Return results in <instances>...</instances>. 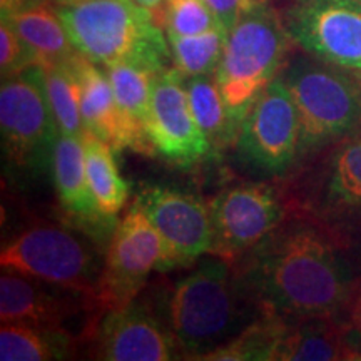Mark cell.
Instances as JSON below:
<instances>
[{
  "instance_id": "12",
  "label": "cell",
  "mask_w": 361,
  "mask_h": 361,
  "mask_svg": "<svg viewBox=\"0 0 361 361\" xmlns=\"http://www.w3.org/2000/svg\"><path fill=\"white\" fill-rule=\"evenodd\" d=\"M162 239V259L156 273L186 269L213 246L209 206L194 194L173 188L149 186L135 197Z\"/></svg>"
},
{
  "instance_id": "30",
  "label": "cell",
  "mask_w": 361,
  "mask_h": 361,
  "mask_svg": "<svg viewBox=\"0 0 361 361\" xmlns=\"http://www.w3.org/2000/svg\"><path fill=\"white\" fill-rule=\"evenodd\" d=\"M336 236L341 239L343 246H345L356 276L361 278V221L345 231L338 233Z\"/></svg>"
},
{
  "instance_id": "11",
  "label": "cell",
  "mask_w": 361,
  "mask_h": 361,
  "mask_svg": "<svg viewBox=\"0 0 361 361\" xmlns=\"http://www.w3.org/2000/svg\"><path fill=\"white\" fill-rule=\"evenodd\" d=\"M298 196L300 207H303L301 214L316 219L333 233L360 223L361 129L326 149Z\"/></svg>"
},
{
  "instance_id": "18",
  "label": "cell",
  "mask_w": 361,
  "mask_h": 361,
  "mask_svg": "<svg viewBox=\"0 0 361 361\" xmlns=\"http://www.w3.org/2000/svg\"><path fill=\"white\" fill-rule=\"evenodd\" d=\"M51 173L61 206L72 219H75V224L82 226L92 234L102 231L112 236L117 218H106L99 211L85 173L82 139L75 135H59Z\"/></svg>"
},
{
  "instance_id": "15",
  "label": "cell",
  "mask_w": 361,
  "mask_h": 361,
  "mask_svg": "<svg viewBox=\"0 0 361 361\" xmlns=\"http://www.w3.org/2000/svg\"><path fill=\"white\" fill-rule=\"evenodd\" d=\"M146 129L154 154L178 166L197 164L214 154L192 116L184 75L174 66L156 75Z\"/></svg>"
},
{
  "instance_id": "25",
  "label": "cell",
  "mask_w": 361,
  "mask_h": 361,
  "mask_svg": "<svg viewBox=\"0 0 361 361\" xmlns=\"http://www.w3.org/2000/svg\"><path fill=\"white\" fill-rule=\"evenodd\" d=\"M40 71L61 134L82 139L85 128L80 114V82L72 59L62 64L40 66Z\"/></svg>"
},
{
  "instance_id": "2",
  "label": "cell",
  "mask_w": 361,
  "mask_h": 361,
  "mask_svg": "<svg viewBox=\"0 0 361 361\" xmlns=\"http://www.w3.org/2000/svg\"><path fill=\"white\" fill-rule=\"evenodd\" d=\"M141 301L168 328L186 360H206L263 316L231 261L211 252L183 276L152 284Z\"/></svg>"
},
{
  "instance_id": "28",
  "label": "cell",
  "mask_w": 361,
  "mask_h": 361,
  "mask_svg": "<svg viewBox=\"0 0 361 361\" xmlns=\"http://www.w3.org/2000/svg\"><path fill=\"white\" fill-rule=\"evenodd\" d=\"M35 59L19 34L6 19H0V74L2 80L19 75L27 67L34 66Z\"/></svg>"
},
{
  "instance_id": "31",
  "label": "cell",
  "mask_w": 361,
  "mask_h": 361,
  "mask_svg": "<svg viewBox=\"0 0 361 361\" xmlns=\"http://www.w3.org/2000/svg\"><path fill=\"white\" fill-rule=\"evenodd\" d=\"M37 0H0V17H8Z\"/></svg>"
},
{
  "instance_id": "10",
  "label": "cell",
  "mask_w": 361,
  "mask_h": 361,
  "mask_svg": "<svg viewBox=\"0 0 361 361\" xmlns=\"http://www.w3.org/2000/svg\"><path fill=\"white\" fill-rule=\"evenodd\" d=\"M211 255L234 263L286 221V206L266 183H243L221 191L209 202Z\"/></svg>"
},
{
  "instance_id": "8",
  "label": "cell",
  "mask_w": 361,
  "mask_h": 361,
  "mask_svg": "<svg viewBox=\"0 0 361 361\" xmlns=\"http://www.w3.org/2000/svg\"><path fill=\"white\" fill-rule=\"evenodd\" d=\"M236 152L246 168L268 178H281L300 159V121L283 79L266 85L243 119Z\"/></svg>"
},
{
  "instance_id": "14",
  "label": "cell",
  "mask_w": 361,
  "mask_h": 361,
  "mask_svg": "<svg viewBox=\"0 0 361 361\" xmlns=\"http://www.w3.org/2000/svg\"><path fill=\"white\" fill-rule=\"evenodd\" d=\"M104 311L96 300L82 293L2 269L0 276V319L37 324L80 338L71 323L78 322L90 331V338ZM90 341V340H89Z\"/></svg>"
},
{
  "instance_id": "19",
  "label": "cell",
  "mask_w": 361,
  "mask_h": 361,
  "mask_svg": "<svg viewBox=\"0 0 361 361\" xmlns=\"http://www.w3.org/2000/svg\"><path fill=\"white\" fill-rule=\"evenodd\" d=\"M72 64L80 82V114L85 130L111 144L114 151L126 147L134 151L133 134L117 106L107 72L82 54L72 59Z\"/></svg>"
},
{
  "instance_id": "17",
  "label": "cell",
  "mask_w": 361,
  "mask_h": 361,
  "mask_svg": "<svg viewBox=\"0 0 361 361\" xmlns=\"http://www.w3.org/2000/svg\"><path fill=\"white\" fill-rule=\"evenodd\" d=\"M273 360H361V331L350 322L348 316L286 323L274 348Z\"/></svg>"
},
{
  "instance_id": "27",
  "label": "cell",
  "mask_w": 361,
  "mask_h": 361,
  "mask_svg": "<svg viewBox=\"0 0 361 361\" xmlns=\"http://www.w3.org/2000/svg\"><path fill=\"white\" fill-rule=\"evenodd\" d=\"M152 13L166 35H196L223 25L204 0H162Z\"/></svg>"
},
{
  "instance_id": "5",
  "label": "cell",
  "mask_w": 361,
  "mask_h": 361,
  "mask_svg": "<svg viewBox=\"0 0 361 361\" xmlns=\"http://www.w3.org/2000/svg\"><path fill=\"white\" fill-rule=\"evenodd\" d=\"M106 247L79 224L34 223L4 245L0 266L97 301Z\"/></svg>"
},
{
  "instance_id": "21",
  "label": "cell",
  "mask_w": 361,
  "mask_h": 361,
  "mask_svg": "<svg viewBox=\"0 0 361 361\" xmlns=\"http://www.w3.org/2000/svg\"><path fill=\"white\" fill-rule=\"evenodd\" d=\"M116 102L123 112L134 139V151L141 154H154L147 134V117L151 109V94L156 72L129 64L106 67Z\"/></svg>"
},
{
  "instance_id": "35",
  "label": "cell",
  "mask_w": 361,
  "mask_h": 361,
  "mask_svg": "<svg viewBox=\"0 0 361 361\" xmlns=\"http://www.w3.org/2000/svg\"><path fill=\"white\" fill-rule=\"evenodd\" d=\"M252 2L256 4V6L261 7V6H266V0H252Z\"/></svg>"
},
{
  "instance_id": "9",
  "label": "cell",
  "mask_w": 361,
  "mask_h": 361,
  "mask_svg": "<svg viewBox=\"0 0 361 361\" xmlns=\"http://www.w3.org/2000/svg\"><path fill=\"white\" fill-rule=\"evenodd\" d=\"M162 239L146 213L134 204L116 226L106 247L97 301L102 311L137 300L162 259Z\"/></svg>"
},
{
  "instance_id": "34",
  "label": "cell",
  "mask_w": 361,
  "mask_h": 361,
  "mask_svg": "<svg viewBox=\"0 0 361 361\" xmlns=\"http://www.w3.org/2000/svg\"><path fill=\"white\" fill-rule=\"evenodd\" d=\"M80 2H84V0H56L57 6H75Z\"/></svg>"
},
{
  "instance_id": "22",
  "label": "cell",
  "mask_w": 361,
  "mask_h": 361,
  "mask_svg": "<svg viewBox=\"0 0 361 361\" xmlns=\"http://www.w3.org/2000/svg\"><path fill=\"white\" fill-rule=\"evenodd\" d=\"M80 343L71 333L22 322H6L0 328L2 361L67 360L78 353Z\"/></svg>"
},
{
  "instance_id": "32",
  "label": "cell",
  "mask_w": 361,
  "mask_h": 361,
  "mask_svg": "<svg viewBox=\"0 0 361 361\" xmlns=\"http://www.w3.org/2000/svg\"><path fill=\"white\" fill-rule=\"evenodd\" d=\"M348 319L361 331V286H360V281H358V290H356V295L353 298V301H351V306L348 310Z\"/></svg>"
},
{
  "instance_id": "23",
  "label": "cell",
  "mask_w": 361,
  "mask_h": 361,
  "mask_svg": "<svg viewBox=\"0 0 361 361\" xmlns=\"http://www.w3.org/2000/svg\"><path fill=\"white\" fill-rule=\"evenodd\" d=\"M82 144L89 188L99 211L106 218H117L129 200V186L119 174L114 159V147L90 134L89 130H85Z\"/></svg>"
},
{
  "instance_id": "33",
  "label": "cell",
  "mask_w": 361,
  "mask_h": 361,
  "mask_svg": "<svg viewBox=\"0 0 361 361\" xmlns=\"http://www.w3.org/2000/svg\"><path fill=\"white\" fill-rule=\"evenodd\" d=\"M137 4H141L142 7L149 8V11H154V8H157L162 4V0H135Z\"/></svg>"
},
{
  "instance_id": "16",
  "label": "cell",
  "mask_w": 361,
  "mask_h": 361,
  "mask_svg": "<svg viewBox=\"0 0 361 361\" xmlns=\"http://www.w3.org/2000/svg\"><path fill=\"white\" fill-rule=\"evenodd\" d=\"M90 358L169 361L180 358L174 338L141 300L104 311L89 341Z\"/></svg>"
},
{
  "instance_id": "37",
  "label": "cell",
  "mask_w": 361,
  "mask_h": 361,
  "mask_svg": "<svg viewBox=\"0 0 361 361\" xmlns=\"http://www.w3.org/2000/svg\"><path fill=\"white\" fill-rule=\"evenodd\" d=\"M360 286H361V278H360Z\"/></svg>"
},
{
  "instance_id": "4",
  "label": "cell",
  "mask_w": 361,
  "mask_h": 361,
  "mask_svg": "<svg viewBox=\"0 0 361 361\" xmlns=\"http://www.w3.org/2000/svg\"><path fill=\"white\" fill-rule=\"evenodd\" d=\"M300 121V162L361 129V74L296 56L279 72Z\"/></svg>"
},
{
  "instance_id": "26",
  "label": "cell",
  "mask_w": 361,
  "mask_h": 361,
  "mask_svg": "<svg viewBox=\"0 0 361 361\" xmlns=\"http://www.w3.org/2000/svg\"><path fill=\"white\" fill-rule=\"evenodd\" d=\"M229 30L224 25L196 35L168 34L173 66L184 78L211 75L218 69Z\"/></svg>"
},
{
  "instance_id": "36",
  "label": "cell",
  "mask_w": 361,
  "mask_h": 361,
  "mask_svg": "<svg viewBox=\"0 0 361 361\" xmlns=\"http://www.w3.org/2000/svg\"><path fill=\"white\" fill-rule=\"evenodd\" d=\"M356 2H360V4H361V0H356Z\"/></svg>"
},
{
  "instance_id": "38",
  "label": "cell",
  "mask_w": 361,
  "mask_h": 361,
  "mask_svg": "<svg viewBox=\"0 0 361 361\" xmlns=\"http://www.w3.org/2000/svg\"><path fill=\"white\" fill-rule=\"evenodd\" d=\"M37 2H40V0H37Z\"/></svg>"
},
{
  "instance_id": "24",
  "label": "cell",
  "mask_w": 361,
  "mask_h": 361,
  "mask_svg": "<svg viewBox=\"0 0 361 361\" xmlns=\"http://www.w3.org/2000/svg\"><path fill=\"white\" fill-rule=\"evenodd\" d=\"M186 89L194 119L213 146V151L218 152L236 141L238 126L229 116L214 74L188 78Z\"/></svg>"
},
{
  "instance_id": "20",
  "label": "cell",
  "mask_w": 361,
  "mask_h": 361,
  "mask_svg": "<svg viewBox=\"0 0 361 361\" xmlns=\"http://www.w3.org/2000/svg\"><path fill=\"white\" fill-rule=\"evenodd\" d=\"M2 19H6L24 40L29 51L32 52L35 64H62L79 54L67 34L57 7L49 6L45 0L30 4L22 11Z\"/></svg>"
},
{
  "instance_id": "6",
  "label": "cell",
  "mask_w": 361,
  "mask_h": 361,
  "mask_svg": "<svg viewBox=\"0 0 361 361\" xmlns=\"http://www.w3.org/2000/svg\"><path fill=\"white\" fill-rule=\"evenodd\" d=\"M290 42L284 22L266 6L246 12L229 30L214 79L238 130L263 89L286 66Z\"/></svg>"
},
{
  "instance_id": "29",
  "label": "cell",
  "mask_w": 361,
  "mask_h": 361,
  "mask_svg": "<svg viewBox=\"0 0 361 361\" xmlns=\"http://www.w3.org/2000/svg\"><path fill=\"white\" fill-rule=\"evenodd\" d=\"M204 2L228 30H231L246 12L258 7L252 0H204Z\"/></svg>"
},
{
  "instance_id": "3",
  "label": "cell",
  "mask_w": 361,
  "mask_h": 361,
  "mask_svg": "<svg viewBox=\"0 0 361 361\" xmlns=\"http://www.w3.org/2000/svg\"><path fill=\"white\" fill-rule=\"evenodd\" d=\"M56 7L74 47L94 64H129L156 74L173 64L164 29L135 0H84Z\"/></svg>"
},
{
  "instance_id": "1",
  "label": "cell",
  "mask_w": 361,
  "mask_h": 361,
  "mask_svg": "<svg viewBox=\"0 0 361 361\" xmlns=\"http://www.w3.org/2000/svg\"><path fill=\"white\" fill-rule=\"evenodd\" d=\"M233 264L261 313L288 323L348 316L358 290L341 239L305 214L284 221Z\"/></svg>"
},
{
  "instance_id": "13",
  "label": "cell",
  "mask_w": 361,
  "mask_h": 361,
  "mask_svg": "<svg viewBox=\"0 0 361 361\" xmlns=\"http://www.w3.org/2000/svg\"><path fill=\"white\" fill-rule=\"evenodd\" d=\"M291 42L328 64L361 74V4L300 0L284 16Z\"/></svg>"
},
{
  "instance_id": "7",
  "label": "cell",
  "mask_w": 361,
  "mask_h": 361,
  "mask_svg": "<svg viewBox=\"0 0 361 361\" xmlns=\"http://www.w3.org/2000/svg\"><path fill=\"white\" fill-rule=\"evenodd\" d=\"M0 130L4 154L13 168L34 174L52 171L61 130L45 92L39 64L2 80Z\"/></svg>"
}]
</instances>
